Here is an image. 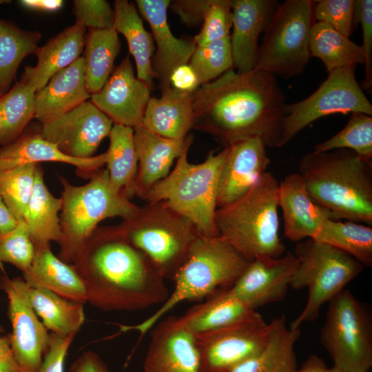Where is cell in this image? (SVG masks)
<instances>
[{"mask_svg":"<svg viewBox=\"0 0 372 372\" xmlns=\"http://www.w3.org/2000/svg\"><path fill=\"white\" fill-rule=\"evenodd\" d=\"M327 366L324 360L316 354H312L302 363L297 372H324Z\"/></svg>","mask_w":372,"mask_h":372,"instance_id":"11a10c76","label":"cell"},{"mask_svg":"<svg viewBox=\"0 0 372 372\" xmlns=\"http://www.w3.org/2000/svg\"><path fill=\"white\" fill-rule=\"evenodd\" d=\"M70 372H109V371L98 354L92 351H85L72 364Z\"/></svg>","mask_w":372,"mask_h":372,"instance_id":"816d5d0a","label":"cell"},{"mask_svg":"<svg viewBox=\"0 0 372 372\" xmlns=\"http://www.w3.org/2000/svg\"><path fill=\"white\" fill-rule=\"evenodd\" d=\"M165 278L173 279L200 234L192 222L166 202L147 203L117 225Z\"/></svg>","mask_w":372,"mask_h":372,"instance_id":"ba28073f","label":"cell"},{"mask_svg":"<svg viewBox=\"0 0 372 372\" xmlns=\"http://www.w3.org/2000/svg\"><path fill=\"white\" fill-rule=\"evenodd\" d=\"M315 1L279 3L263 33L254 70L291 78L303 72L311 59L310 32Z\"/></svg>","mask_w":372,"mask_h":372,"instance_id":"30bf717a","label":"cell"},{"mask_svg":"<svg viewBox=\"0 0 372 372\" xmlns=\"http://www.w3.org/2000/svg\"><path fill=\"white\" fill-rule=\"evenodd\" d=\"M35 256V247L30 239L23 220L5 233H0V270L3 273L4 263L14 265L22 273L32 265Z\"/></svg>","mask_w":372,"mask_h":372,"instance_id":"7bdbcfd3","label":"cell"},{"mask_svg":"<svg viewBox=\"0 0 372 372\" xmlns=\"http://www.w3.org/2000/svg\"><path fill=\"white\" fill-rule=\"evenodd\" d=\"M22 277L0 276V290L8 298V317L12 326L8 333L14 358L23 372H41L50 333L38 318L23 290Z\"/></svg>","mask_w":372,"mask_h":372,"instance_id":"5bb4252c","label":"cell"},{"mask_svg":"<svg viewBox=\"0 0 372 372\" xmlns=\"http://www.w3.org/2000/svg\"><path fill=\"white\" fill-rule=\"evenodd\" d=\"M76 334L59 336L50 333V347L44 354L41 372H64L65 359Z\"/></svg>","mask_w":372,"mask_h":372,"instance_id":"c3c4849f","label":"cell"},{"mask_svg":"<svg viewBox=\"0 0 372 372\" xmlns=\"http://www.w3.org/2000/svg\"><path fill=\"white\" fill-rule=\"evenodd\" d=\"M110 145L106 152V166L111 186L123 192L130 198L134 196V183L138 161L134 128L114 124L109 134Z\"/></svg>","mask_w":372,"mask_h":372,"instance_id":"e575fe53","label":"cell"},{"mask_svg":"<svg viewBox=\"0 0 372 372\" xmlns=\"http://www.w3.org/2000/svg\"><path fill=\"white\" fill-rule=\"evenodd\" d=\"M19 3L25 8L43 12H55L63 5L62 0H21Z\"/></svg>","mask_w":372,"mask_h":372,"instance_id":"db71d44e","label":"cell"},{"mask_svg":"<svg viewBox=\"0 0 372 372\" xmlns=\"http://www.w3.org/2000/svg\"><path fill=\"white\" fill-rule=\"evenodd\" d=\"M192 136L187 135L185 147L169 174L148 192L147 203L166 202L184 216L201 235L219 236L215 222L220 173L229 152V147L210 152L200 163L188 161Z\"/></svg>","mask_w":372,"mask_h":372,"instance_id":"8992f818","label":"cell"},{"mask_svg":"<svg viewBox=\"0 0 372 372\" xmlns=\"http://www.w3.org/2000/svg\"><path fill=\"white\" fill-rule=\"evenodd\" d=\"M279 4L275 0H230L233 66L245 74L254 70L258 39L264 33Z\"/></svg>","mask_w":372,"mask_h":372,"instance_id":"44dd1931","label":"cell"},{"mask_svg":"<svg viewBox=\"0 0 372 372\" xmlns=\"http://www.w3.org/2000/svg\"><path fill=\"white\" fill-rule=\"evenodd\" d=\"M266 147L258 137L229 147L218 180V208L240 198L267 172L271 161Z\"/></svg>","mask_w":372,"mask_h":372,"instance_id":"d6986e66","label":"cell"},{"mask_svg":"<svg viewBox=\"0 0 372 372\" xmlns=\"http://www.w3.org/2000/svg\"><path fill=\"white\" fill-rule=\"evenodd\" d=\"M87 90L83 59L52 76L35 93L34 116L41 124L50 122L78 107L90 98Z\"/></svg>","mask_w":372,"mask_h":372,"instance_id":"d4e9b609","label":"cell"},{"mask_svg":"<svg viewBox=\"0 0 372 372\" xmlns=\"http://www.w3.org/2000/svg\"><path fill=\"white\" fill-rule=\"evenodd\" d=\"M186 138L183 140L164 138L142 125L134 128L138 161L134 196L145 200L149 190L169 174L174 161L185 147Z\"/></svg>","mask_w":372,"mask_h":372,"instance_id":"603a6c76","label":"cell"},{"mask_svg":"<svg viewBox=\"0 0 372 372\" xmlns=\"http://www.w3.org/2000/svg\"><path fill=\"white\" fill-rule=\"evenodd\" d=\"M273 320V330L263 349L230 372H297L294 347L300 329L287 327L284 315Z\"/></svg>","mask_w":372,"mask_h":372,"instance_id":"1f68e13d","label":"cell"},{"mask_svg":"<svg viewBox=\"0 0 372 372\" xmlns=\"http://www.w3.org/2000/svg\"><path fill=\"white\" fill-rule=\"evenodd\" d=\"M355 67L346 66L329 72L327 79L313 94L300 101L286 105L281 147L322 117L354 112L372 116V105L355 79Z\"/></svg>","mask_w":372,"mask_h":372,"instance_id":"7c38bea8","label":"cell"},{"mask_svg":"<svg viewBox=\"0 0 372 372\" xmlns=\"http://www.w3.org/2000/svg\"><path fill=\"white\" fill-rule=\"evenodd\" d=\"M339 149H350L363 158L372 160V116L351 113L341 131L316 145L313 151L320 152Z\"/></svg>","mask_w":372,"mask_h":372,"instance_id":"60d3db41","label":"cell"},{"mask_svg":"<svg viewBox=\"0 0 372 372\" xmlns=\"http://www.w3.org/2000/svg\"><path fill=\"white\" fill-rule=\"evenodd\" d=\"M87 302L105 311H138L163 303L165 278L116 226H98L74 262Z\"/></svg>","mask_w":372,"mask_h":372,"instance_id":"7a4b0ae2","label":"cell"},{"mask_svg":"<svg viewBox=\"0 0 372 372\" xmlns=\"http://www.w3.org/2000/svg\"><path fill=\"white\" fill-rule=\"evenodd\" d=\"M309 50L311 56L320 59L328 73L364 63L361 45L322 22L316 21L311 28Z\"/></svg>","mask_w":372,"mask_h":372,"instance_id":"d590c367","label":"cell"},{"mask_svg":"<svg viewBox=\"0 0 372 372\" xmlns=\"http://www.w3.org/2000/svg\"><path fill=\"white\" fill-rule=\"evenodd\" d=\"M73 11L76 21L89 30L114 28V11L105 0H75Z\"/></svg>","mask_w":372,"mask_h":372,"instance_id":"bcb514c9","label":"cell"},{"mask_svg":"<svg viewBox=\"0 0 372 372\" xmlns=\"http://www.w3.org/2000/svg\"><path fill=\"white\" fill-rule=\"evenodd\" d=\"M170 84L173 88L187 92H194L200 86L197 75L189 64L182 65L173 71Z\"/></svg>","mask_w":372,"mask_h":372,"instance_id":"f907efd6","label":"cell"},{"mask_svg":"<svg viewBox=\"0 0 372 372\" xmlns=\"http://www.w3.org/2000/svg\"><path fill=\"white\" fill-rule=\"evenodd\" d=\"M314 17L349 38L355 21V0L315 1Z\"/></svg>","mask_w":372,"mask_h":372,"instance_id":"f6af8a7d","label":"cell"},{"mask_svg":"<svg viewBox=\"0 0 372 372\" xmlns=\"http://www.w3.org/2000/svg\"><path fill=\"white\" fill-rule=\"evenodd\" d=\"M193 123V92L171 87L159 98L151 96L141 125L164 138L183 140Z\"/></svg>","mask_w":372,"mask_h":372,"instance_id":"4316f807","label":"cell"},{"mask_svg":"<svg viewBox=\"0 0 372 372\" xmlns=\"http://www.w3.org/2000/svg\"><path fill=\"white\" fill-rule=\"evenodd\" d=\"M23 287L30 306L48 330L59 336L76 334L80 330L85 322L84 304L43 288L31 287L25 281Z\"/></svg>","mask_w":372,"mask_h":372,"instance_id":"d6a6232c","label":"cell"},{"mask_svg":"<svg viewBox=\"0 0 372 372\" xmlns=\"http://www.w3.org/2000/svg\"><path fill=\"white\" fill-rule=\"evenodd\" d=\"M144 372H200L194 335L169 316L152 331Z\"/></svg>","mask_w":372,"mask_h":372,"instance_id":"ffe728a7","label":"cell"},{"mask_svg":"<svg viewBox=\"0 0 372 372\" xmlns=\"http://www.w3.org/2000/svg\"><path fill=\"white\" fill-rule=\"evenodd\" d=\"M22 278L31 287L50 290L74 302H87L82 279L72 265L53 254L50 246L35 250L32 265Z\"/></svg>","mask_w":372,"mask_h":372,"instance_id":"83f0119b","label":"cell"},{"mask_svg":"<svg viewBox=\"0 0 372 372\" xmlns=\"http://www.w3.org/2000/svg\"><path fill=\"white\" fill-rule=\"evenodd\" d=\"M232 12L230 0H210L200 31L193 39L196 45H203L230 36Z\"/></svg>","mask_w":372,"mask_h":372,"instance_id":"ee69618b","label":"cell"},{"mask_svg":"<svg viewBox=\"0 0 372 372\" xmlns=\"http://www.w3.org/2000/svg\"><path fill=\"white\" fill-rule=\"evenodd\" d=\"M114 28L125 38L136 66V77L152 90L155 74L152 59L156 47L152 33L145 28L136 5L127 0L114 2Z\"/></svg>","mask_w":372,"mask_h":372,"instance_id":"4dcf8cb0","label":"cell"},{"mask_svg":"<svg viewBox=\"0 0 372 372\" xmlns=\"http://www.w3.org/2000/svg\"><path fill=\"white\" fill-rule=\"evenodd\" d=\"M256 311L228 326L194 335L200 372H230L266 346L273 330Z\"/></svg>","mask_w":372,"mask_h":372,"instance_id":"4fadbf2b","label":"cell"},{"mask_svg":"<svg viewBox=\"0 0 372 372\" xmlns=\"http://www.w3.org/2000/svg\"><path fill=\"white\" fill-rule=\"evenodd\" d=\"M121 41L114 28L89 30L83 56L85 83L90 94L99 92L113 72Z\"/></svg>","mask_w":372,"mask_h":372,"instance_id":"836d02e7","label":"cell"},{"mask_svg":"<svg viewBox=\"0 0 372 372\" xmlns=\"http://www.w3.org/2000/svg\"><path fill=\"white\" fill-rule=\"evenodd\" d=\"M39 164H25L0 170V196L11 215L23 220L32 196Z\"/></svg>","mask_w":372,"mask_h":372,"instance_id":"ab89813d","label":"cell"},{"mask_svg":"<svg viewBox=\"0 0 372 372\" xmlns=\"http://www.w3.org/2000/svg\"><path fill=\"white\" fill-rule=\"evenodd\" d=\"M355 21L361 24L365 74L362 89L372 90V1L355 0Z\"/></svg>","mask_w":372,"mask_h":372,"instance_id":"7dc6e473","label":"cell"},{"mask_svg":"<svg viewBox=\"0 0 372 372\" xmlns=\"http://www.w3.org/2000/svg\"><path fill=\"white\" fill-rule=\"evenodd\" d=\"M298 173L330 219L372 223V160L347 149L312 151L300 160Z\"/></svg>","mask_w":372,"mask_h":372,"instance_id":"3957f363","label":"cell"},{"mask_svg":"<svg viewBox=\"0 0 372 372\" xmlns=\"http://www.w3.org/2000/svg\"><path fill=\"white\" fill-rule=\"evenodd\" d=\"M3 332L0 325V372H23L12 354L8 334L2 335Z\"/></svg>","mask_w":372,"mask_h":372,"instance_id":"f5cc1de1","label":"cell"},{"mask_svg":"<svg viewBox=\"0 0 372 372\" xmlns=\"http://www.w3.org/2000/svg\"><path fill=\"white\" fill-rule=\"evenodd\" d=\"M44 162L71 165L76 167L78 175L90 179L105 165L106 152L85 159L74 158L63 154L39 132H23L15 141L0 148V170Z\"/></svg>","mask_w":372,"mask_h":372,"instance_id":"cb8c5ba5","label":"cell"},{"mask_svg":"<svg viewBox=\"0 0 372 372\" xmlns=\"http://www.w3.org/2000/svg\"><path fill=\"white\" fill-rule=\"evenodd\" d=\"M59 179L62 187V238L57 256L72 265L101 221L114 217L127 219L139 206L111 186L106 169H101L82 185H74L61 176Z\"/></svg>","mask_w":372,"mask_h":372,"instance_id":"52a82bcc","label":"cell"},{"mask_svg":"<svg viewBox=\"0 0 372 372\" xmlns=\"http://www.w3.org/2000/svg\"><path fill=\"white\" fill-rule=\"evenodd\" d=\"M61 206V197H55L46 186L39 164L33 192L23 216L35 250L50 246L51 242L60 244Z\"/></svg>","mask_w":372,"mask_h":372,"instance_id":"f546056e","label":"cell"},{"mask_svg":"<svg viewBox=\"0 0 372 372\" xmlns=\"http://www.w3.org/2000/svg\"><path fill=\"white\" fill-rule=\"evenodd\" d=\"M294 254L288 251L278 258H260L248 265L229 288L239 300L254 310L278 302L287 294L297 267Z\"/></svg>","mask_w":372,"mask_h":372,"instance_id":"e0dca14e","label":"cell"},{"mask_svg":"<svg viewBox=\"0 0 372 372\" xmlns=\"http://www.w3.org/2000/svg\"><path fill=\"white\" fill-rule=\"evenodd\" d=\"M152 90L134 74L129 56L122 60L91 102L114 124L135 128L142 124Z\"/></svg>","mask_w":372,"mask_h":372,"instance_id":"2e32d148","label":"cell"},{"mask_svg":"<svg viewBox=\"0 0 372 372\" xmlns=\"http://www.w3.org/2000/svg\"><path fill=\"white\" fill-rule=\"evenodd\" d=\"M324 372H349L338 366H333L331 368H327Z\"/></svg>","mask_w":372,"mask_h":372,"instance_id":"6f0895ef","label":"cell"},{"mask_svg":"<svg viewBox=\"0 0 372 372\" xmlns=\"http://www.w3.org/2000/svg\"><path fill=\"white\" fill-rule=\"evenodd\" d=\"M188 64L196 74L200 85L231 69L233 57L230 36L196 45Z\"/></svg>","mask_w":372,"mask_h":372,"instance_id":"b9f144b4","label":"cell"},{"mask_svg":"<svg viewBox=\"0 0 372 372\" xmlns=\"http://www.w3.org/2000/svg\"><path fill=\"white\" fill-rule=\"evenodd\" d=\"M169 0H136L135 5L149 23L156 50L152 67L159 82L161 94L171 87L170 77L178 67L188 64L196 48L192 40L178 39L172 32L167 22Z\"/></svg>","mask_w":372,"mask_h":372,"instance_id":"ac0fdd59","label":"cell"},{"mask_svg":"<svg viewBox=\"0 0 372 372\" xmlns=\"http://www.w3.org/2000/svg\"><path fill=\"white\" fill-rule=\"evenodd\" d=\"M249 262L220 236L199 234L186 260L173 278L174 289L165 302L141 323L119 324L120 331H137L143 336L178 304L183 301L201 300L219 287L229 288Z\"/></svg>","mask_w":372,"mask_h":372,"instance_id":"5b68a950","label":"cell"},{"mask_svg":"<svg viewBox=\"0 0 372 372\" xmlns=\"http://www.w3.org/2000/svg\"><path fill=\"white\" fill-rule=\"evenodd\" d=\"M114 123L91 101L50 122L41 124L40 135L65 155L77 159L94 156Z\"/></svg>","mask_w":372,"mask_h":372,"instance_id":"9a60e30c","label":"cell"},{"mask_svg":"<svg viewBox=\"0 0 372 372\" xmlns=\"http://www.w3.org/2000/svg\"><path fill=\"white\" fill-rule=\"evenodd\" d=\"M278 185L266 172L243 196L216 211L218 235L249 262L285 251L279 235Z\"/></svg>","mask_w":372,"mask_h":372,"instance_id":"277c9868","label":"cell"},{"mask_svg":"<svg viewBox=\"0 0 372 372\" xmlns=\"http://www.w3.org/2000/svg\"><path fill=\"white\" fill-rule=\"evenodd\" d=\"M278 207L282 212L284 235L292 242L314 239L330 218L329 211L311 198L298 173L288 174L279 183Z\"/></svg>","mask_w":372,"mask_h":372,"instance_id":"7402d4cb","label":"cell"},{"mask_svg":"<svg viewBox=\"0 0 372 372\" xmlns=\"http://www.w3.org/2000/svg\"><path fill=\"white\" fill-rule=\"evenodd\" d=\"M210 0H175L170 1L172 11L187 26L195 27L203 22Z\"/></svg>","mask_w":372,"mask_h":372,"instance_id":"681fc988","label":"cell"},{"mask_svg":"<svg viewBox=\"0 0 372 372\" xmlns=\"http://www.w3.org/2000/svg\"><path fill=\"white\" fill-rule=\"evenodd\" d=\"M256 311L236 297L229 288H224L189 309L184 315L177 317V320L183 329L195 335L240 321Z\"/></svg>","mask_w":372,"mask_h":372,"instance_id":"f1b7e54d","label":"cell"},{"mask_svg":"<svg viewBox=\"0 0 372 372\" xmlns=\"http://www.w3.org/2000/svg\"><path fill=\"white\" fill-rule=\"evenodd\" d=\"M85 30L81 22L76 21L45 45L38 46L34 52L37 63L25 68L20 81L28 84L36 92L43 87L52 76L81 56Z\"/></svg>","mask_w":372,"mask_h":372,"instance_id":"484cf974","label":"cell"},{"mask_svg":"<svg viewBox=\"0 0 372 372\" xmlns=\"http://www.w3.org/2000/svg\"><path fill=\"white\" fill-rule=\"evenodd\" d=\"M320 342L334 366L349 372L371 369V318L349 291L343 289L329 302Z\"/></svg>","mask_w":372,"mask_h":372,"instance_id":"8fae6325","label":"cell"},{"mask_svg":"<svg viewBox=\"0 0 372 372\" xmlns=\"http://www.w3.org/2000/svg\"><path fill=\"white\" fill-rule=\"evenodd\" d=\"M314 240L350 255L364 267L372 265V228L368 225L328 218Z\"/></svg>","mask_w":372,"mask_h":372,"instance_id":"74e56055","label":"cell"},{"mask_svg":"<svg viewBox=\"0 0 372 372\" xmlns=\"http://www.w3.org/2000/svg\"><path fill=\"white\" fill-rule=\"evenodd\" d=\"M285 96L276 76L232 68L193 92L192 129L214 138L224 147L248 138L281 147Z\"/></svg>","mask_w":372,"mask_h":372,"instance_id":"6da1fadb","label":"cell"},{"mask_svg":"<svg viewBox=\"0 0 372 372\" xmlns=\"http://www.w3.org/2000/svg\"><path fill=\"white\" fill-rule=\"evenodd\" d=\"M293 254L298 265L290 287L309 291L304 309L289 326L296 329L316 320L322 305L344 289L364 267L350 255L312 238L298 242Z\"/></svg>","mask_w":372,"mask_h":372,"instance_id":"9c48e42d","label":"cell"},{"mask_svg":"<svg viewBox=\"0 0 372 372\" xmlns=\"http://www.w3.org/2000/svg\"><path fill=\"white\" fill-rule=\"evenodd\" d=\"M35 90L19 81L0 96V145L19 137L34 116Z\"/></svg>","mask_w":372,"mask_h":372,"instance_id":"f35d334b","label":"cell"},{"mask_svg":"<svg viewBox=\"0 0 372 372\" xmlns=\"http://www.w3.org/2000/svg\"><path fill=\"white\" fill-rule=\"evenodd\" d=\"M17 222L0 196V233H5L10 230L15 226Z\"/></svg>","mask_w":372,"mask_h":372,"instance_id":"9f6ffc18","label":"cell"},{"mask_svg":"<svg viewBox=\"0 0 372 372\" xmlns=\"http://www.w3.org/2000/svg\"><path fill=\"white\" fill-rule=\"evenodd\" d=\"M41 38L36 30H25L0 19V96L10 90L19 66L34 52Z\"/></svg>","mask_w":372,"mask_h":372,"instance_id":"8d00e7d4","label":"cell"}]
</instances>
